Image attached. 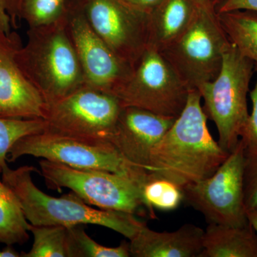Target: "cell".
Here are the masks:
<instances>
[{
  "instance_id": "cell-18",
  "label": "cell",
  "mask_w": 257,
  "mask_h": 257,
  "mask_svg": "<svg viewBox=\"0 0 257 257\" xmlns=\"http://www.w3.org/2000/svg\"><path fill=\"white\" fill-rule=\"evenodd\" d=\"M217 16L229 42L257 64L256 12L234 10L217 13Z\"/></svg>"
},
{
  "instance_id": "cell-9",
  "label": "cell",
  "mask_w": 257,
  "mask_h": 257,
  "mask_svg": "<svg viewBox=\"0 0 257 257\" xmlns=\"http://www.w3.org/2000/svg\"><path fill=\"white\" fill-rule=\"evenodd\" d=\"M244 160L239 140L212 175L182 188L184 202L202 213L208 224L237 227L249 224L243 198Z\"/></svg>"
},
{
  "instance_id": "cell-26",
  "label": "cell",
  "mask_w": 257,
  "mask_h": 257,
  "mask_svg": "<svg viewBox=\"0 0 257 257\" xmlns=\"http://www.w3.org/2000/svg\"><path fill=\"white\" fill-rule=\"evenodd\" d=\"M256 80L254 87L249 92L252 101V111L248 115L241 131L240 140L242 143L246 154L257 153V64H255Z\"/></svg>"
},
{
  "instance_id": "cell-3",
  "label": "cell",
  "mask_w": 257,
  "mask_h": 257,
  "mask_svg": "<svg viewBox=\"0 0 257 257\" xmlns=\"http://www.w3.org/2000/svg\"><path fill=\"white\" fill-rule=\"evenodd\" d=\"M27 35L17 60L47 104L85 86L66 18L49 26L29 28Z\"/></svg>"
},
{
  "instance_id": "cell-8",
  "label": "cell",
  "mask_w": 257,
  "mask_h": 257,
  "mask_svg": "<svg viewBox=\"0 0 257 257\" xmlns=\"http://www.w3.org/2000/svg\"><path fill=\"white\" fill-rule=\"evenodd\" d=\"M190 91L160 51L147 47L115 96L122 106L177 118L185 107Z\"/></svg>"
},
{
  "instance_id": "cell-7",
  "label": "cell",
  "mask_w": 257,
  "mask_h": 257,
  "mask_svg": "<svg viewBox=\"0 0 257 257\" xmlns=\"http://www.w3.org/2000/svg\"><path fill=\"white\" fill-rule=\"evenodd\" d=\"M40 175L50 188L69 189L87 204L104 210L134 215L149 214L142 185L126 176L98 170H83L42 159Z\"/></svg>"
},
{
  "instance_id": "cell-30",
  "label": "cell",
  "mask_w": 257,
  "mask_h": 257,
  "mask_svg": "<svg viewBox=\"0 0 257 257\" xmlns=\"http://www.w3.org/2000/svg\"><path fill=\"white\" fill-rule=\"evenodd\" d=\"M12 28L11 19L7 11L4 0H0V30L10 33Z\"/></svg>"
},
{
  "instance_id": "cell-27",
  "label": "cell",
  "mask_w": 257,
  "mask_h": 257,
  "mask_svg": "<svg viewBox=\"0 0 257 257\" xmlns=\"http://www.w3.org/2000/svg\"><path fill=\"white\" fill-rule=\"evenodd\" d=\"M234 10H249L257 13V0H224L216 11L221 13Z\"/></svg>"
},
{
  "instance_id": "cell-16",
  "label": "cell",
  "mask_w": 257,
  "mask_h": 257,
  "mask_svg": "<svg viewBox=\"0 0 257 257\" xmlns=\"http://www.w3.org/2000/svg\"><path fill=\"white\" fill-rule=\"evenodd\" d=\"M199 8L197 0H161L149 15L147 47L160 52L168 46L189 28Z\"/></svg>"
},
{
  "instance_id": "cell-24",
  "label": "cell",
  "mask_w": 257,
  "mask_h": 257,
  "mask_svg": "<svg viewBox=\"0 0 257 257\" xmlns=\"http://www.w3.org/2000/svg\"><path fill=\"white\" fill-rule=\"evenodd\" d=\"M48 124L44 119H18L0 117V173L8 167V153L18 140L46 131Z\"/></svg>"
},
{
  "instance_id": "cell-31",
  "label": "cell",
  "mask_w": 257,
  "mask_h": 257,
  "mask_svg": "<svg viewBox=\"0 0 257 257\" xmlns=\"http://www.w3.org/2000/svg\"><path fill=\"white\" fill-rule=\"evenodd\" d=\"M224 1V0H197L198 4L200 6L207 7V8L215 10Z\"/></svg>"
},
{
  "instance_id": "cell-21",
  "label": "cell",
  "mask_w": 257,
  "mask_h": 257,
  "mask_svg": "<svg viewBox=\"0 0 257 257\" xmlns=\"http://www.w3.org/2000/svg\"><path fill=\"white\" fill-rule=\"evenodd\" d=\"M142 195L152 219L156 218L155 209L175 210L184 201L181 187L167 179L157 178L149 173L142 187Z\"/></svg>"
},
{
  "instance_id": "cell-2",
  "label": "cell",
  "mask_w": 257,
  "mask_h": 257,
  "mask_svg": "<svg viewBox=\"0 0 257 257\" xmlns=\"http://www.w3.org/2000/svg\"><path fill=\"white\" fill-rule=\"evenodd\" d=\"M35 171L36 168L32 166L15 170L8 166L2 172V180L18 197L30 224L65 227L98 225L113 230L128 240L146 224L134 214L92 207L72 192L60 197L48 195L34 183L32 173Z\"/></svg>"
},
{
  "instance_id": "cell-1",
  "label": "cell",
  "mask_w": 257,
  "mask_h": 257,
  "mask_svg": "<svg viewBox=\"0 0 257 257\" xmlns=\"http://www.w3.org/2000/svg\"><path fill=\"white\" fill-rule=\"evenodd\" d=\"M197 89L189 92L185 107L154 147L146 170L181 188L207 179L229 156L211 136Z\"/></svg>"
},
{
  "instance_id": "cell-19",
  "label": "cell",
  "mask_w": 257,
  "mask_h": 257,
  "mask_svg": "<svg viewBox=\"0 0 257 257\" xmlns=\"http://www.w3.org/2000/svg\"><path fill=\"white\" fill-rule=\"evenodd\" d=\"M29 225L18 197L0 179V243L13 246L26 243L30 239Z\"/></svg>"
},
{
  "instance_id": "cell-17",
  "label": "cell",
  "mask_w": 257,
  "mask_h": 257,
  "mask_svg": "<svg viewBox=\"0 0 257 257\" xmlns=\"http://www.w3.org/2000/svg\"><path fill=\"white\" fill-rule=\"evenodd\" d=\"M200 257H257V234L244 226L209 224L204 231Z\"/></svg>"
},
{
  "instance_id": "cell-10",
  "label": "cell",
  "mask_w": 257,
  "mask_h": 257,
  "mask_svg": "<svg viewBox=\"0 0 257 257\" xmlns=\"http://www.w3.org/2000/svg\"><path fill=\"white\" fill-rule=\"evenodd\" d=\"M121 107L116 96L84 86L47 103L44 119L49 131L108 141Z\"/></svg>"
},
{
  "instance_id": "cell-4",
  "label": "cell",
  "mask_w": 257,
  "mask_h": 257,
  "mask_svg": "<svg viewBox=\"0 0 257 257\" xmlns=\"http://www.w3.org/2000/svg\"><path fill=\"white\" fill-rule=\"evenodd\" d=\"M255 63L230 44L223 56L220 72L212 82L197 90L204 101L203 110L219 133V146L231 153L237 145L248 117L247 95Z\"/></svg>"
},
{
  "instance_id": "cell-5",
  "label": "cell",
  "mask_w": 257,
  "mask_h": 257,
  "mask_svg": "<svg viewBox=\"0 0 257 257\" xmlns=\"http://www.w3.org/2000/svg\"><path fill=\"white\" fill-rule=\"evenodd\" d=\"M59 162L83 169L119 174L143 185L148 172L132 164L107 140H94L46 131L28 135L18 140L8 153V162L23 156Z\"/></svg>"
},
{
  "instance_id": "cell-25",
  "label": "cell",
  "mask_w": 257,
  "mask_h": 257,
  "mask_svg": "<svg viewBox=\"0 0 257 257\" xmlns=\"http://www.w3.org/2000/svg\"><path fill=\"white\" fill-rule=\"evenodd\" d=\"M243 198L246 210L257 211V153H245Z\"/></svg>"
},
{
  "instance_id": "cell-23",
  "label": "cell",
  "mask_w": 257,
  "mask_h": 257,
  "mask_svg": "<svg viewBox=\"0 0 257 257\" xmlns=\"http://www.w3.org/2000/svg\"><path fill=\"white\" fill-rule=\"evenodd\" d=\"M69 257L131 256L130 243L122 241L119 246L109 247L96 242L89 236L82 225L67 227Z\"/></svg>"
},
{
  "instance_id": "cell-32",
  "label": "cell",
  "mask_w": 257,
  "mask_h": 257,
  "mask_svg": "<svg viewBox=\"0 0 257 257\" xmlns=\"http://www.w3.org/2000/svg\"><path fill=\"white\" fill-rule=\"evenodd\" d=\"M20 253H18L13 246H6V247L0 250V257H20Z\"/></svg>"
},
{
  "instance_id": "cell-22",
  "label": "cell",
  "mask_w": 257,
  "mask_h": 257,
  "mask_svg": "<svg viewBox=\"0 0 257 257\" xmlns=\"http://www.w3.org/2000/svg\"><path fill=\"white\" fill-rule=\"evenodd\" d=\"M69 0H21L19 20L29 28H41L59 23L66 18Z\"/></svg>"
},
{
  "instance_id": "cell-29",
  "label": "cell",
  "mask_w": 257,
  "mask_h": 257,
  "mask_svg": "<svg viewBox=\"0 0 257 257\" xmlns=\"http://www.w3.org/2000/svg\"><path fill=\"white\" fill-rule=\"evenodd\" d=\"M21 0H4L7 11L11 19L12 26L16 28L19 20V8Z\"/></svg>"
},
{
  "instance_id": "cell-28",
  "label": "cell",
  "mask_w": 257,
  "mask_h": 257,
  "mask_svg": "<svg viewBox=\"0 0 257 257\" xmlns=\"http://www.w3.org/2000/svg\"><path fill=\"white\" fill-rule=\"evenodd\" d=\"M128 8L150 15L161 0H119Z\"/></svg>"
},
{
  "instance_id": "cell-14",
  "label": "cell",
  "mask_w": 257,
  "mask_h": 257,
  "mask_svg": "<svg viewBox=\"0 0 257 257\" xmlns=\"http://www.w3.org/2000/svg\"><path fill=\"white\" fill-rule=\"evenodd\" d=\"M176 119L141 108L122 106L108 141L126 160L146 170L152 150Z\"/></svg>"
},
{
  "instance_id": "cell-15",
  "label": "cell",
  "mask_w": 257,
  "mask_h": 257,
  "mask_svg": "<svg viewBox=\"0 0 257 257\" xmlns=\"http://www.w3.org/2000/svg\"><path fill=\"white\" fill-rule=\"evenodd\" d=\"M204 231L186 224L172 232H158L147 224L130 239V251L135 257H200Z\"/></svg>"
},
{
  "instance_id": "cell-11",
  "label": "cell",
  "mask_w": 257,
  "mask_h": 257,
  "mask_svg": "<svg viewBox=\"0 0 257 257\" xmlns=\"http://www.w3.org/2000/svg\"><path fill=\"white\" fill-rule=\"evenodd\" d=\"M66 25L77 53L85 86L115 96L134 66L120 58L88 23L77 0H69Z\"/></svg>"
},
{
  "instance_id": "cell-6",
  "label": "cell",
  "mask_w": 257,
  "mask_h": 257,
  "mask_svg": "<svg viewBox=\"0 0 257 257\" xmlns=\"http://www.w3.org/2000/svg\"><path fill=\"white\" fill-rule=\"evenodd\" d=\"M230 44L216 10L199 5L189 28L160 53L192 90L216 78Z\"/></svg>"
},
{
  "instance_id": "cell-13",
  "label": "cell",
  "mask_w": 257,
  "mask_h": 257,
  "mask_svg": "<svg viewBox=\"0 0 257 257\" xmlns=\"http://www.w3.org/2000/svg\"><path fill=\"white\" fill-rule=\"evenodd\" d=\"M18 32L0 30V117L44 119L46 101L19 65Z\"/></svg>"
},
{
  "instance_id": "cell-12",
  "label": "cell",
  "mask_w": 257,
  "mask_h": 257,
  "mask_svg": "<svg viewBox=\"0 0 257 257\" xmlns=\"http://www.w3.org/2000/svg\"><path fill=\"white\" fill-rule=\"evenodd\" d=\"M88 23L116 55L135 66L148 45L149 15L119 0H77Z\"/></svg>"
},
{
  "instance_id": "cell-33",
  "label": "cell",
  "mask_w": 257,
  "mask_h": 257,
  "mask_svg": "<svg viewBox=\"0 0 257 257\" xmlns=\"http://www.w3.org/2000/svg\"><path fill=\"white\" fill-rule=\"evenodd\" d=\"M246 216H247L248 222L252 226L257 234V211L247 210L246 211Z\"/></svg>"
},
{
  "instance_id": "cell-20",
  "label": "cell",
  "mask_w": 257,
  "mask_h": 257,
  "mask_svg": "<svg viewBox=\"0 0 257 257\" xmlns=\"http://www.w3.org/2000/svg\"><path fill=\"white\" fill-rule=\"evenodd\" d=\"M33 235L30 251L22 252V257H69L68 229L63 226L29 225Z\"/></svg>"
}]
</instances>
